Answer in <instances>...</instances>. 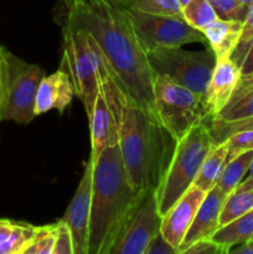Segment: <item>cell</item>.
Masks as SVG:
<instances>
[{"instance_id": "obj_1", "label": "cell", "mask_w": 253, "mask_h": 254, "mask_svg": "<svg viewBox=\"0 0 253 254\" xmlns=\"http://www.w3.org/2000/svg\"><path fill=\"white\" fill-rule=\"evenodd\" d=\"M66 17L91 35L122 88L159 122L154 107L156 74L149 64L124 0H62Z\"/></svg>"}, {"instance_id": "obj_2", "label": "cell", "mask_w": 253, "mask_h": 254, "mask_svg": "<svg viewBox=\"0 0 253 254\" xmlns=\"http://www.w3.org/2000/svg\"><path fill=\"white\" fill-rule=\"evenodd\" d=\"M97 73L113 113L129 183L136 191H156L175 150V139L122 88L101 50Z\"/></svg>"}, {"instance_id": "obj_3", "label": "cell", "mask_w": 253, "mask_h": 254, "mask_svg": "<svg viewBox=\"0 0 253 254\" xmlns=\"http://www.w3.org/2000/svg\"><path fill=\"white\" fill-rule=\"evenodd\" d=\"M92 164L88 254H111L124 222L146 191H136L129 183L118 143Z\"/></svg>"}, {"instance_id": "obj_4", "label": "cell", "mask_w": 253, "mask_h": 254, "mask_svg": "<svg viewBox=\"0 0 253 254\" xmlns=\"http://www.w3.org/2000/svg\"><path fill=\"white\" fill-rule=\"evenodd\" d=\"M210 124L211 121L196 124L176 141L168 169L155 191L161 217L193 185L203 160L215 145Z\"/></svg>"}, {"instance_id": "obj_5", "label": "cell", "mask_w": 253, "mask_h": 254, "mask_svg": "<svg viewBox=\"0 0 253 254\" xmlns=\"http://www.w3.org/2000/svg\"><path fill=\"white\" fill-rule=\"evenodd\" d=\"M98 59L99 49L93 37L64 16L60 68L71 77L76 96L83 104L87 118L91 116L99 88L97 73Z\"/></svg>"}, {"instance_id": "obj_6", "label": "cell", "mask_w": 253, "mask_h": 254, "mask_svg": "<svg viewBox=\"0 0 253 254\" xmlns=\"http://www.w3.org/2000/svg\"><path fill=\"white\" fill-rule=\"evenodd\" d=\"M154 107L161 126L179 141L193 126L213 118L203 97L165 74H156Z\"/></svg>"}, {"instance_id": "obj_7", "label": "cell", "mask_w": 253, "mask_h": 254, "mask_svg": "<svg viewBox=\"0 0 253 254\" xmlns=\"http://www.w3.org/2000/svg\"><path fill=\"white\" fill-rule=\"evenodd\" d=\"M5 60V83L0 122L12 121L26 126L36 117L35 103L45 72L40 66L19 59L9 50H6Z\"/></svg>"}, {"instance_id": "obj_8", "label": "cell", "mask_w": 253, "mask_h": 254, "mask_svg": "<svg viewBox=\"0 0 253 254\" xmlns=\"http://www.w3.org/2000/svg\"><path fill=\"white\" fill-rule=\"evenodd\" d=\"M146 55L155 74H165L205 98L216 64V56L210 47L202 51H189L183 46L165 47L153 50Z\"/></svg>"}, {"instance_id": "obj_9", "label": "cell", "mask_w": 253, "mask_h": 254, "mask_svg": "<svg viewBox=\"0 0 253 254\" xmlns=\"http://www.w3.org/2000/svg\"><path fill=\"white\" fill-rule=\"evenodd\" d=\"M129 11L136 36L146 54L156 49L179 47L188 44L208 46L203 32L191 26L183 17L148 14L130 7Z\"/></svg>"}, {"instance_id": "obj_10", "label": "cell", "mask_w": 253, "mask_h": 254, "mask_svg": "<svg viewBox=\"0 0 253 254\" xmlns=\"http://www.w3.org/2000/svg\"><path fill=\"white\" fill-rule=\"evenodd\" d=\"M161 218L155 191H146L124 222L111 254L145 253L151 238L160 232Z\"/></svg>"}, {"instance_id": "obj_11", "label": "cell", "mask_w": 253, "mask_h": 254, "mask_svg": "<svg viewBox=\"0 0 253 254\" xmlns=\"http://www.w3.org/2000/svg\"><path fill=\"white\" fill-rule=\"evenodd\" d=\"M92 180H93V164L84 166L83 175L77 190L67 207L62 220L67 223L73 240L74 254H88L89 221H91Z\"/></svg>"}, {"instance_id": "obj_12", "label": "cell", "mask_w": 253, "mask_h": 254, "mask_svg": "<svg viewBox=\"0 0 253 254\" xmlns=\"http://www.w3.org/2000/svg\"><path fill=\"white\" fill-rule=\"evenodd\" d=\"M205 196V191L192 185L161 218V235L178 250V253Z\"/></svg>"}, {"instance_id": "obj_13", "label": "cell", "mask_w": 253, "mask_h": 254, "mask_svg": "<svg viewBox=\"0 0 253 254\" xmlns=\"http://www.w3.org/2000/svg\"><path fill=\"white\" fill-rule=\"evenodd\" d=\"M227 196L217 185L206 192L205 198L201 202L195 218L179 247V254L183 253L196 241L211 238L213 233L221 227L220 215Z\"/></svg>"}, {"instance_id": "obj_14", "label": "cell", "mask_w": 253, "mask_h": 254, "mask_svg": "<svg viewBox=\"0 0 253 254\" xmlns=\"http://www.w3.org/2000/svg\"><path fill=\"white\" fill-rule=\"evenodd\" d=\"M241 69L231 57L216 60L210 82L205 93V101L211 116H216L223 111L230 102L241 78Z\"/></svg>"}, {"instance_id": "obj_15", "label": "cell", "mask_w": 253, "mask_h": 254, "mask_svg": "<svg viewBox=\"0 0 253 254\" xmlns=\"http://www.w3.org/2000/svg\"><path fill=\"white\" fill-rule=\"evenodd\" d=\"M74 96L76 92L73 82L66 71L60 68L49 76L45 74L37 91L35 113L36 116H41L46 112L56 109L63 114Z\"/></svg>"}, {"instance_id": "obj_16", "label": "cell", "mask_w": 253, "mask_h": 254, "mask_svg": "<svg viewBox=\"0 0 253 254\" xmlns=\"http://www.w3.org/2000/svg\"><path fill=\"white\" fill-rule=\"evenodd\" d=\"M98 93L94 101L93 109L88 117L91 129V161L94 163L108 146L118 143L117 127L113 113L107 102L103 89L98 83Z\"/></svg>"}, {"instance_id": "obj_17", "label": "cell", "mask_w": 253, "mask_h": 254, "mask_svg": "<svg viewBox=\"0 0 253 254\" xmlns=\"http://www.w3.org/2000/svg\"><path fill=\"white\" fill-rule=\"evenodd\" d=\"M242 27L243 21L240 20H225L218 17L202 30L208 47L213 51L216 60L231 57L240 41Z\"/></svg>"}, {"instance_id": "obj_18", "label": "cell", "mask_w": 253, "mask_h": 254, "mask_svg": "<svg viewBox=\"0 0 253 254\" xmlns=\"http://www.w3.org/2000/svg\"><path fill=\"white\" fill-rule=\"evenodd\" d=\"M39 226L2 218L0 220V254H24Z\"/></svg>"}, {"instance_id": "obj_19", "label": "cell", "mask_w": 253, "mask_h": 254, "mask_svg": "<svg viewBox=\"0 0 253 254\" xmlns=\"http://www.w3.org/2000/svg\"><path fill=\"white\" fill-rule=\"evenodd\" d=\"M253 237V208L232 222L218 228L212 235V240L222 250V253H230L236 246Z\"/></svg>"}, {"instance_id": "obj_20", "label": "cell", "mask_w": 253, "mask_h": 254, "mask_svg": "<svg viewBox=\"0 0 253 254\" xmlns=\"http://www.w3.org/2000/svg\"><path fill=\"white\" fill-rule=\"evenodd\" d=\"M227 144L225 141L221 144H215L203 160L193 185L197 186L205 192H208L211 189L215 188L220 180V176L226 164H227Z\"/></svg>"}, {"instance_id": "obj_21", "label": "cell", "mask_w": 253, "mask_h": 254, "mask_svg": "<svg viewBox=\"0 0 253 254\" xmlns=\"http://www.w3.org/2000/svg\"><path fill=\"white\" fill-rule=\"evenodd\" d=\"M253 161V150L245 151V153L240 154L236 158L231 159L227 164H226L225 169H223L222 174L220 176L217 186L226 193L230 195L236 189L238 188L241 183H242L243 178L246 174L248 173L251 168V164Z\"/></svg>"}, {"instance_id": "obj_22", "label": "cell", "mask_w": 253, "mask_h": 254, "mask_svg": "<svg viewBox=\"0 0 253 254\" xmlns=\"http://www.w3.org/2000/svg\"><path fill=\"white\" fill-rule=\"evenodd\" d=\"M253 208V189L252 190H235L227 196L220 215V226L227 225L236 218L241 217Z\"/></svg>"}, {"instance_id": "obj_23", "label": "cell", "mask_w": 253, "mask_h": 254, "mask_svg": "<svg viewBox=\"0 0 253 254\" xmlns=\"http://www.w3.org/2000/svg\"><path fill=\"white\" fill-rule=\"evenodd\" d=\"M183 17L188 24L200 31L218 19L208 0H191L186 6L183 7Z\"/></svg>"}, {"instance_id": "obj_24", "label": "cell", "mask_w": 253, "mask_h": 254, "mask_svg": "<svg viewBox=\"0 0 253 254\" xmlns=\"http://www.w3.org/2000/svg\"><path fill=\"white\" fill-rule=\"evenodd\" d=\"M124 1L130 9L148 12V14L183 17V7L178 0H124Z\"/></svg>"}, {"instance_id": "obj_25", "label": "cell", "mask_w": 253, "mask_h": 254, "mask_svg": "<svg viewBox=\"0 0 253 254\" xmlns=\"http://www.w3.org/2000/svg\"><path fill=\"white\" fill-rule=\"evenodd\" d=\"M211 134L215 144H221L230 138L233 134L243 130H252L253 129V117L238 121H222L218 118L211 119Z\"/></svg>"}, {"instance_id": "obj_26", "label": "cell", "mask_w": 253, "mask_h": 254, "mask_svg": "<svg viewBox=\"0 0 253 254\" xmlns=\"http://www.w3.org/2000/svg\"><path fill=\"white\" fill-rule=\"evenodd\" d=\"M55 240H56V223L39 226L24 254H54Z\"/></svg>"}, {"instance_id": "obj_27", "label": "cell", "mask_w": 253, "mask_h": 254, "mask_svg": "<svg viewBox=\"0 0 253 254\" xmlns=\"http://www.w3.org/2000/svg\"><path fill=\"white\" fill-rule=\"evenodd\" d=\"M250 117H253V89L233 103L227 104L215 118L222 121H238Z\"/></svg>"}, {"instance_id": "obj_28", "label": "cell", "mask_w": 253, "mask_h": 254, "mask_svg": "<svg viewBox=\"0 0 253 254\" xmlns=\"http://www.w3.org/2000/svg\"><path fill=\"white\" fill-rule=\"evenodd\" d=\"M253 42V2L248 6L247 14H246L245 20H243V27L242 34H241L240 41H238L237 46H236L235 51L231 55L232 61L237 64L238 67L242 64L243 59H245L246 54H247L248 49Z\"/></svg>"}, {"instance_id": "obj_29", "label": "cell", "mask_w": 253, "mask_h": 254, "mask_svg": "<svg viewBox=\"0 0 253 254\" xmlns=\"http://www.w3.org/2000/svg\"><path fill=\"white\" fill-rule=\"evenodd\" d=\"M220 19L240 20L243 21L247 14L248 6L238 0H208Z\"/></svg>"}, {"instance_id": "obj_30", "label": "cell", "mask_w": 253, "mask_h": 254, "mask_svg": "<svg viewBox=\"0 0 253 254\" xmlns=\"http://www.w3.org/2000/svg\"><path fill=\"white\" fill-rule=\"evenodd\" d=\"M228 146L227 163L231 159L236 158L245 151L253 150V129L252 130H243L233 134L225 140Z\"/></svg>"}, {"instance_id": "obj_31", "label": "cell", "mask_w": 253, "mask_h": 254, "mask_svg": "<svg viewBox=\"0 0 253 254\" xmlns=\"http://www.w3.org/2000/svg\"><path fill=\"white\" fill-rule=\"evenodd\" d=\"M54 254H74L71 231L62 218L56 222V240H55Z\"/></svg>"}, {"instance_id": "obj_32", "label": "cell", "mask_w": 253, "mask_h": 254, "mask_svg": "<svg viewBox=\"0 0 253 254\" xmlns=\"http://www.w3.org/2000/svg\"><path fill=\"white\" fill-rule=\"evenodd\" d=\"M181 254H223L220 246L212 238H202L186 248Z\"/></svg>"}, {"instance_id": "obj_33", "label": "cell", "mask_w": 253, "mask_h": 254, "mask_svg": "<svg viewBox=\"0 0 253 254\" xmlns=\"http://www.w3.org/2000/svg\"><path fill=\"white\" fill-rule=\"evenodd\" d=\"M144 254H179L178 250L170 245L168 241L165 240L161 232L154 236L151 241L149 242L148 247H146L145 253Z\"/></svg>"}, {"instance_id": "obj_34", "label": "cell", "mask_w": 253, "mask_h": 254, "mask_svg": "<svg viewBox=\"0 0 253 254\" xmlns=\"http://www.w3.org/2000/svg\"><path fill=\"white\" fill-rule=\"evenodd\" d=\"M252 89H253V71L250 72V73L241 76L240 82H238L237 87H236L235 92H233L228 104L236 102L237 99H240L241 97H243L245 94H247L248 92L252 91Z\"/></svg>"}, {"instance_id": "obj_35", "label": "cell", "mask_w": 253, "mask_h": 254, "mask_svg": "<svg viewBox=\"0 0 253 254\" xmlns=\"http://www.w3.org/2000/svg\"><path fill=\"white\" fill-rule=\"evenodd\" d=\"M5 55H6V49L0 45V108H1L2 93H4V83H5Z\"/></svg>"}, {"instance_id": "obj_36", "label": "cell", "mask_w": 253, "mask_h": 254, "mask_svg": "<svg viewBox=\"0 0 253 254\" xmlns=\"http://www.w3.org/2000/svg\"><path fill=\"white\" fill-rule=\"evenodd\" d=\"M240 69H241V74H247L250 73V72L253 71V42L252 45L250 46V49H248L247 54H246L245 59H243L242 64H241L240 66Z\"/></svg>"}, {"instance_id": "obj_37", "label": "cell", "mask_w": 253, "mask_h": 254, "mask_svg": "<svg viewBox=\"0 0 253 254\" xmlns=\"http://www.w3.org/2000/svg\"><path fill=\"white\" fill-rule=\"evenodd\" d=\"M230 253L233 254H253V238L246 241V242L241 243V245L236 246L232 250L230 251Z\"/></svg>"}, {"instance_id": "obj_38", "label": "cell", "mask_w": 253, "mask_h": 254, "mask_svg": "<svg viewBox=\"0 0 253 254\" xmlns=\"http://www.w3.org/2000/svg\"><path fill=\"white\" fill-rule=\"evenodd\" d=\"M247 174H248L247 178H246L245 180H242V183L238 185V188L236 189V190L246 191V190H252L253 189V161L252 164H251V168Z\"/></svg>"}, {"instance_id": "obj_39", "label": "cell", "mask_w": 253, "mask_h": 254, "mask_svg": "<svg viewBox=\"0 0 253 254\" xmlns=\"http://www.w3.org/2000/svg\"><path fill=\"white\" fill-rule=\"evenodd\" d=\"M238 1L242 2L243 5H246V6H250V5L253 2V0H238Z\"/></svg>"}, {"instance_id": "obj_40", "label": "cell", "mask_w": 253, "mask_h": 254, "mask_svg": "<svg viewBox=\"0 0 253 254\" xmlns=\"http://www.w3.org/2000/svg\"><path fill=\"white\" fill-rule=\"evenodd\" d=\"M178 1H179V4L181 5V7H184V6H186V5H188L191 0H178Z\"/></svg>"}, {"instance_id": "obj_41", "label": "cell", "mask_w": 253, "mask_h": 254, "mask_svg": "<svg viewBox=\"0 0 253 254\" xmlns=\"http://www.w3.org/2000/svg\"><path fill=\"white\" fill-rule=\"evenodd\" d=\"M252 238H253V237H252Z\"/></svg>"}]
</instances>
